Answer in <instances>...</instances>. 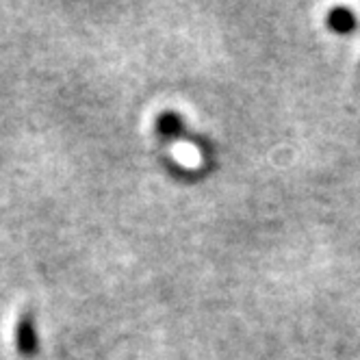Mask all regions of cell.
Masks as SVG:
<instances>
[{
    "instance_id": "3",
    "label": "cell",
    "mask_w": 360,
    "mask_h": 360,
    "mask_svg": "<svg viewBox=\"0 0 360 360\" xmlns=\"http://www.w3.org/2000/svg\"><path fill=\"white\" fill-rule=\"evenodd\" d=\"M328 27L332 31L341 33V35L352 33L356 29V15L349 9H345V7H337V9H332L328 13Z\"/></svg>"
},
{
    "instance_id": "1",
    "label": "cell",
    "mask_w": 360,
    "mask_h": 360,
    "mask_svg": "<svg viewBox=\"0 0 360 360\" xmlns=\"http://www.w3.org/2000/svg\"><path fill=\"white\" fill-rule=\"evenodd\" d=\"M39 345V339H37V330H35V317L31 311H24L20 317H18V323H15V347H18V354L24 356V358H33L37 354V347Z\"/></svg>"
},
{
    "instance_id": "2",
    "label": "cell",
    "mask_w": 360,
    "mask_h": 360,
    "mask_svg": "<svg viewBox=\"0 0 360 360\" xmlns=\"http://www.w3.org/2000/svg\"><path fill=\"white\" fill-rule=\"evenodd\" d=\"M157 133L161 137H165V139H174V137L178 139V137L187 135L183 117H180L178 113H174V111H163L157 117ZM187 137H191V135H187Z\"/></svg>"
}]
</instances>
